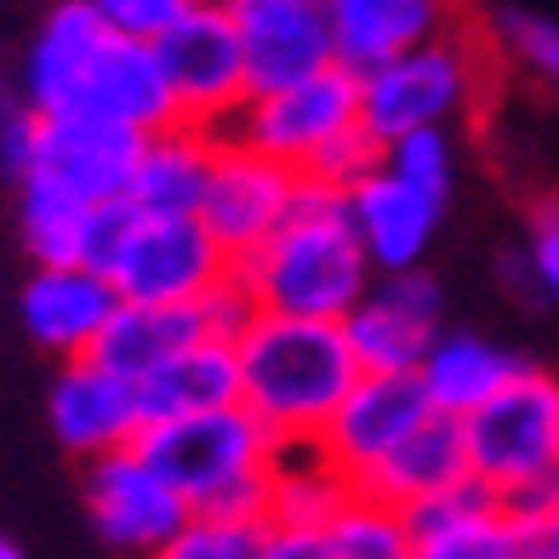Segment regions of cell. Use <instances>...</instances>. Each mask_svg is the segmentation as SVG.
<instances>
[{
	"mask_svg": "<svg viewBox=\"0 0 559 559\" xmlns=\"http://www.w3.org/2000/svg\"><path fill=\"white\" fill-rule=\"evenodd\" d=\"M531 360H520L514 348L491 343L486 332H468V325H445L428 348V360L417 366V383L435 405V417H451L463 423L474 417L486 400H497L514 377L525 371Z\"/></svg>",
	"mask_w": 559,
	"mask_h": 559,
	"instance_id": "44dd1931",
	"label": "cell"
},
{
	"mask_svg": "<svg viewBox=\"0 0 559 559\" xmlns=\"http://www.w3.org/2000/svg\"><path fill=\"white\" fill-rule=\"evenodd\" d=\"M468 479L508 514L559 491V371L525 366L497 400L463 417Z\"/></svg>",
	"mask_w": 559,
	"mask_h": 559,
	"instance_id": "8992f818",
	"label": "cell"
},
{
	"mask_svg": "<svg viewBox=\"0 0 559 559\" xmlns=\"http://www.w3.org/2000/svg\"><path fill=\"white\" fill-rule=\"evenodd\" d=\"M143 423H177V417H212L240 405V360L235 343L206 337L183 348L177 360H166L148 383H138Z\"/></svg>",
	"mask_w": 559,
	"mask_h": 559,
	"instance_id": "d4e9b609",
	"label": "cell"
},
{
	"mask_svg": "<svg viewBox=\"0 0 559 559\" xmlns=\"http://www.w3.org/2000/svg\"><path fill=\"white\" fill-rule=\"evenodd\" d=\"M497 46L486 23L451 17L435 40H423L417 52L394 58L389 69L360 74V126L366 138L394 143L412 132H451V120L486 104L491 74H497Z\"/></svg>",
	"mask_w": 559,
	"mask_h": 559,
	"instance_id": "5b68a950",
	"label": "cell"
},
{
	"mask_svg": "<svg viewBox=\"0 0 559 559\" xmlns=\"http://www.w3.org/2000/svg\"><path fill=\"white\" fill-rule=\"evenodd\" d=\"M274 451L280 445L240 405L235 412H212V417L148 423L138 435V456L183 497L189 514L246 520V525H263V514H269Z\"/></svg>",
	"mask_w": 559,
	"mask_h": 559,
	"instance_id": "277c9868",
	"label": "cell"
},
{
	"mask_svg": "<svg viewBox=\"0 0 559 559\" xmlns=\"http://www.w3.org/2000/svg\"><path fill=\"white\" fill-rule=\"evenodd\" d=\"M23 109L40 120H104L138 138L183 126L155 46L115 35L97 17V0H69L46 12L23 52Z\"/></svg>",
	"mask_w": 559,
	"mask_h": 559,
	"instance_id": "6da1fadb",
	"label": "cell"
},
{
	"mask_svg": "<svg viewBox=\"0 0 559 559\" xmlns=\"http://www.w3.org/2000/svg\"><path fill=\"white\" fill-rule=\"evenodd\" d=\"M440 217H445V206H435V200H423L417 189L394 183L389 171L366 177V183L348 194L354 240H360V251H366V263H371L377 280H389V274H417L423 258L435 251Z\"/></svg>",
	"mask_w": 559,
	"mask_h": 559,
	"instance_id": "ac0fdd59",
	"label": "cell"
},
{
	"mask_svg": "<svg viewBox=\"0 0 559 559\" xmlns=\"http://www.w3.org/2000/svg\"><path fill=\"white\" fill-rule=\"evenodd\" d=\"M86 514L97 525V537H104L115 554L148 559L177 525L189 520V508L132 445V451H115V456L86 463Z\"/></svg>",
	"mask_w": 559,
	"mask_h": 559,
	"instance_id": "4fadbf2b",
	"label": "cell"
},
{
	"mask_svg": "<svg viewBox=\"0 0 559 559\" xmlns=\"http://www.w3.org/2000/svg\"><path fill=\"white\" fill-rule=\"evenodd\" d=\"M212 155H217V138L194 132V126H166V132L143 138L126 206L143 212V217H200Z\"/></svg>",
	"mask_w": 559,
	"mask_h": 559,
	"instance_id": "cb8c5ba5",
	"label": "cell"
},
{
	"mask_svg": "<svg viewBox=\"0 0 559 559\" xmlns=\"http://www.w3.org/2000/svg\"><path fill=\"white\" fill-rule=\"evenodd\" d=\"M0 109H7V63H0Z\"/></svg>",
	"mask_w": 559,
	"mask_h": 559,
	"instance_id": "f35d334b",
	"label": "cell"
},
{
	"mask_svg": "<svg viewBox=\"0 0 559 559\" xmlns=\"http://www.w3.org/2000/svg\"><path fill=\"white\" fill-rule=\"evenodd\" d=\"M520 537H525V559H559V491L520 508Z\"/></svg>",
	"mask_w": 559,
	"mask_h": 559,
	"instance_id": "d590c367",
	"label": "cell"
},
{
	"mask_svg": "<svg viewBox=\"0 0 559 559\" xmlns=\"http://www.w3.org/2000/svg\"><path fill=\"white\" fill-rule=\"evenodd\" d=\"M189 0H97V17L109 23L115 35L138 40V46H155L177 17H183Z\"/></svg>",
	"mask_w": 559,
	"mask_h": 559,
	"instance_id": "836d02e7",
	"label": "cell"
},
{
	"mask_svg": "<svg viewBox=\"0 0 559 559\" xmlns=\"http://www.w3.org/2000/svg\"><path fill=\"white\" fill-rule=\"evenodd\" d=\"M428 417H435V405H428L417 377H360L332 412V423H325L320 451L332 456L348 479H360L383 463L405 435H417Z\"/></svg>",
	"mask_w": 559,
	"mask_h": 559,
	"instance_id": "9a60e30c",
	"label": "cell"
},
{
	"mask_svg": "<svg viewBox=\"0 0 559 559\" xmlns=\"http://www.w3.org/2000/svg\"><path fill=\"white\" fill-rule=\"evenodd\" d=\"M412 559H525L520 520L479 486L412 508Z\"/></svg>",
	"mask_w": 559,
	"mask_h": 559,
	"instance_id": "7402d4cb",
	"label": "cell"
},
{
	"mask_svg": "<svg viewBox=\"0 0 559 559\" xmlns=\"http://www.w3.org/2000/svg\"><path fill=\"white\" fill-rule=\"evenodd\" d=\"M120 297L97 269H35L17 292V320L35 348L58 360H92L97 337L109 332Z\"/></svg>",
	"mask_w": 559,
	"mask_h": 559,
	"instance_id": "e0dca14e",
	"label": "cell"
},
{
	"mask_svg": "<svg viewBox=\"0 0 559 559\" xmlns=\"http://www.w3.org/2000/svg\"><path fill=\"white\" fill-rule=\"evenodd\" d=\"M445 332V292L435 274H389L343 320V343L360 377H417L435 337Z\"/></svg>",
	"mask_w": 559,
	"mask_h": 559,
	"instance_id": "30bf717a",
	"label": "cell"
},
{
	"mask_svg": "<svg viewBox=\"0 0 559 559\" xmlns=\"http://www.w3.org/2000/svg\"><path fill=\"white\" fill-rule=\"evenodd\" d=\"M240 360V412L274 445H320L343 394L360 383V366L332 320L251 314L235 337Z\"/></svg>",
	"mask_w": 559,
	"mask_h": 559,
	"instance_id": "3957f363",
	"label": "cell"
},
{
	"mask_svg": "<svg viewBox=\"0 0 559 559\" xmlns=\"http://www.w3.org/2000/svg\"><path fill=\"white\" fill-rule=\"evenodd\" d=\"M463 486H474V479H468L463 423H451V417H428L417 435H405L371 474L354 479L360 497H377V502L400 508V514H412V508L435 502V497H451Z\"/></svg>",
	"mask_w": 559,
	"mask_h": 559,
	"instance_id": "ffe728a7",
	"label": "cell"
},
{
	"mask_svg": "<svg viewBox=\"0 0 559 559\" xmlns=\"http://www.w3.org/2000/svg\"><path fill=\"white\" fill-rule=\"evenodd\" d=\"M258 554H263V525L189 514L148 559H258Z\"/></svg>",
	"mask_w": 559,
	"mask_h": 559,
	"instance_id": "4dcf8cb0",
	"label": "cell"
},
{
	"mask_svg": "<svg viewBox=\"0 0 559 559\" xmlns=\"http://www.w3.org/2000/svg\"><path fill=\"white\" fill-rule=\"evenodd\" d=\"M360 126V81L348 69H325L302 86L269 92V97H246V109L235 115L223 138L246 143L251 155H263L286 171H302L332 138Z\"/></svg>",
	"mask_w": 559,
	"mask_h": 559,
	"instance_id": "9c48e42d",
	"label": "cell"
},
{
	"mask_svg": "<svg viewBox=\"0 0 559 559\" xmlns=\"http://www.w3.org/2000/svg\"><path fill=\"white\" fill-rule=\"evenodd\" d=\"M486 35H491L502 63H514L525 81L559 92V17H543V12H497L486 23Z\"/></svg>",
	"mask_w": 559,
	"mask_h": 559,
	"instance_id": "f1b7e54d",
	"label": "cell"
},
{
	"mask_svg": "<svg viewBox=\"0 0 559 559\" xmlns=\"http://www.w3.org/2000/svg\"><path fill=\"white\" fill-rule=\"evenodd\" d=\"M325 548H332V559H412V520L354 491L343 514L325 525Z\"/></svg>",
	"mask_w": 559,
	"mask_h": 559,
	"instance_id": "83f0119b",
	"label": "cell"
},
{
	"mask_svg": "<svg viewBox=\"0 0 559 559\" xmlns=\"http://www.w3.org/2000/svg\"><path fill=\"white\" fill-rule=\"evenodd\" d=\"M325 17H332V58L354 81L417 52L451 23V12L435 0H332Z\"/></svg>",
	"mask_w": 559,
	"mask_h": 559,
	"instance_id": "d6986e66",
	"label": "cell"
},
{
	"mask_svg": "<svg viewBox=\"0 0 559 559\" xmlns=\"http://www.w3.org/2000/svg\"><path fill=\"white\" fill-rule=\"evenodd\" d=\"M525 269L537 280V297L559 309V194H543L525 223Z\"/></svg>",
	"mask_w": 559,
	"mask_h": 559,
	"instance_id": "d6a6232c",
	"label": "cell"
},
{
	"mask_svg": "<svg viewBox=\"0 0 559 559\" xmlns=\"http://www.w3.org/2000/svg\"><path fill=\"white\" fill-rule=\"evenodd\" d=\"M115 206H86L69 189L46 183V177H23L17 183V228L29 246L35 269H97Z\"/></svg>",
	"mask_w": 559,
	"mask_h": 559,
	"instance_id": "603a6c76",
	"label": "cell"
},
{
	"mask_svg": "<svg viewBox=\"0 0 559 559\" xmlns=\"http://www.w3.org/2000/svg\"><path fill=\"white\" fill-rule=\"evenodd\" d=\"M143 155L138 132H120L104 120H40V148H35V171L46 183L69 189L86 206H126L132 171Z\"/></svg>",
	"mask_w": 559,
	"mask_h": 559,
	"instance_id": "2e32d148",
	"label": "cell"
},
{
	"mask_svg": "<svg viewBox=\"0 0 559 559\" xmlns=\"http://www.w3.org/2000/svg\"><path fill=\"white\" fill-rule=\"evenodd\" d=\"M206 337H212V325H206V309H200V302H189V309H126L120 302L109 332L92 348V360L104 371H115L120 383L138 389L166 360H177L183 348L206 343Z\"/></svg>",
	"mask_w": 559,
	"mask_h": 559,
	"instance_id": "484cf974",
	"label": "cell"
},
{
	"mask_svg": "<svg viewBox=\"0 0 559 559\" xmlns=\"http://www.w3.org/2000/svg\"><path fill=\"white\" fill-rule=\"evenodd\" d=\"M155 58L177 104V120L223 138L235 126V115L246 109V69H240V40H235L228 7L189 0L183 17L155 40Z\"/></svg>",
	"mask_w": 559,
	"mask_h": 559,
	"instance_id": "ba28073f",
	"label": "cell"
},
{
	"mask_svg": "<svg viewBox=\"0 0 559 559\" xmlns=\"http://www.w3.org/2000/svg\"><path fill=\"white\" fill-rule=\"evenodd\" d=\"M97 274L126 309H189L212 297L235 263L212 246V235L194 217H143L132 206H115Z\"/></svg>",
	"mask_w": 559,
	"mask_h": 559,
	"instance_id": "52a82bcc",
	"label": "cell"
},
{
	"mask_svg": "<svg viewBox=\"0 0 559 559\" xmlns=\"http://www.w3.org/2000/svg\"><path fill=\"white\" fill-rule=\"evenodd\" d=\"M302 177L274 166L263 155H251L246 143L235 138H217V155H212V177H206V200H200V228L212 235V246L223 251L228 263L251 258L280 223H286L292 200H297Z\"/></svg>",
	"mask_w": 559,
	"mask_h": 559,
	"instance_id": "8fae6325",
	"label": "cell"
},
{
	"mask_svg": "<svg viewBox=\"0 0 559 559\" xmlns=\"http://www.w3.org/2000/svg\"><path fill=\"white\" fill-rule=\"evenodd\" d=\"M383 171L394 183L417 189L423 200L435 206H451V189H456V143L451 132H412V138H394L383 148Z\"/></svg>",
	"mask_w": 559,
	"mask_h": 559,
	"instance_id": "f546056e",
	"label": "cell"
},
{
	"mask_svg": "<svg viewBox=\"0 0 559 559\" xmlns=\"http://www.w3.org/2000/svg\"><path fill=\"white\" fill-rule=\"evenodd\" d=\"M46 417H52V435L63 451H74L81 463L97 456L132 451L143 435V400L132 383H120L115 371H104L97 360H69L52 377V394H46Z\"/></svg>",
	"mask_w": 559,
	"mask_h": 559,
	"instance_id": "5bb4252c",
	"label": "cell"
},
{
	"mask_svg": "<svg viewBox=\"0 0 559 559\" xmlns=\"http://www.w3.org/2000/svg\"><path fill=\"white\" fill-rule=\"evenodd\" d=\"M0 559H29V554H23V548L7 537V531H0Z\"/></svg>",
	"mask_w": 559,
	"mask_h": 559,
	"instance_id": "74e56055",
	"label": "cell"
},
{
	"mask_svg": "<svg viewBox=\"0 0 559 559\" xmlns=\"http://www.w3.org/2000/svg\"><path fill=\"white\" fill-rule=\"evenodd\" d=\"M377 171H383V143L366 138V126H354V132H343V138L325 143L297 177H302V183L332 189V194H354V189H360L366 177H377Z\"/></svg>",
	"mask_w": 559,
	"mask_h": 559,
	"instance_id": "1f68e13d",
	"label": "cell"
},
{
	"mask_svg": "<svg viewBox=\"0 0 559 559\" xmlns=\"http://www.w3.org/2000/svg\"><path fill=\"white\" fill-rule=\"evenodd\" d=\"M354 497V479L320 445H280L269 468V514L274 531H325L343 502Z\"/></svg>",
	"mask_w": 559,
	"mask_h": 559,
	"instance_id": "4316f807",
	"label": "cell"
},
{
	"mask_svg": "<svg viewBox=\"0 0 559 559\" xmlns=\"http://www.w3.org/2000/svg\"><path fill=\"white\" fill-rule=\"evenodd\" d=\"M371 263L348 223V194L320 183H297L286 223L235 263V286L251 297L258 314L286 320H332L343 325L354 302L371 292Z\"/></svg>",
	"mask_w": 559,
	"mask_h": 559,
	"instance_id": "7a4b0ae2",
	"label": "cell"
},
{
	"mask_svg": "<svg viewBox=\"0 0 559 559\" xmlns=\"http://www.w3.org/2000/svg\"><path fill=\"white\" fill-rule=\"evenodd\" d=\"M35 148H40V115L35 109H0V171L23 183L35 171Z\"/></svg>",
	"mask_w": 559,
	"mask_h": 559,
	"instance_id": "e575fe53",
	"label": "cell"
},
{
	"mask_svg": "<svg viewBox=\"0 0 559 559\" xmlns=\"http://www.w3.org/2000/svg\"><path fill=\"white\" fill-rule=\"evenodd\" d=\"M258 559H332L325 531H274L263 525V554Z\"/></svg>",
	"mask_w": 559,
	"mask_h": 559,
	"instance_id": "8d00e7d4",
	"label": "cell"
},
{
	"mask_svg": "<svg viewBox=\"0 0 559 559\" xmlns=\"http://www.w3.org/2000/svg\"><path fill=\"white\" fill-rule=\"evenodd\" d=\"M228 17H235V40H240L246 97L302 86L337 63L325 0H235Z\"/></svg>",
	"mask_w": 559,
	"mask_h": 559,
	"instance_id": "7c38bea8",
	"label": "cell"
}]
</instances>
